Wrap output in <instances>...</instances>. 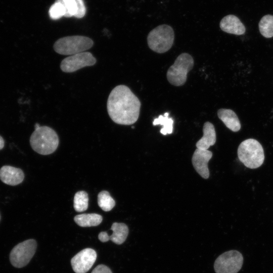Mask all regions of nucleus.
<instances>
[{
  "label": "nucleus",
  "mask_w": 273,
  "mask_h": 273,
  "mask_svg": "<svg viewBox=\"0 0 273 273\" xmlns=\"http://www.w3.org/2000/svg\"><path fill=\"white\" fill-rule=\"evenodd\" d=\"M259 29L261 34L265 38L273 37V16H263L259 23Z\"/></svg>",
  "instance_id": "20"
},
{
  "label": "nucleus",
  "mask_w": 273,
  "mask_h": 273,
  "mask_svg": "<svg viewBox=\"0 0 273 273\" xmlns=\"http://www.w3.org/2000/svg\"><path fill=\"white\" fill-rule=\"evenodd\" d=\"M99 206L104 211H109L115 205V202L107 191L100 192L98 195Z\"/></svg>",
  "instance_id": "21"
},
{
  "label": "nucleus",
  "mask_w": 273,
  "mask_h": 273,
  "mask_svg": "<svg viewBox=\"0 0 273 273\" xmlns=\"http://www.w3.org/2000/svg\"><path fill=\"white\" fill-rule=\"evenodd\" d=\"M49 14L53 20H57L65 16V10L64 6L61 2L56 1L51 6L49 10Z\"/></svg>",
  "instance_id": "23"
},
{
  "label": "nucleus",
  "mask_w": 273,
  "mask_h": 273,
  "mask_svg": "<svg viewBox=\"0 0 273 273\" xmlns=\"http://www.w3.org/2000/svg\"><path fill=\"white\" fill-rule=\"evenodd\" d=\"M74 208L78 212L85 211L88 208V194L84 191L76 193L74 197Z\"/></svg>",
  "instance_id": "22"
},
{
  "label": "nucleus",
  "mask_w": 273,
  "mask_h": 273,
  "mask_svg": "<svg viewBox=\"0 0 273 273\" xmlns=\"http://www.w3.org/2000/svg\"><path fill=\"white\" fill-rule=\"evenodd\" d=\"M221 29L226 33L242 35L245 33V26L240 19L235 15H229L223 17L220 22Z\"/></svg>",
  "instance_id": "14"
},
{
  "label": "nucleus",
  "mask_w": 273,
  "mask_h": 273,
  "mask_svg": "<svg viewBox=\"0 0 273 273\" xmlns=\"http://www.w3.org/2000/svg\"><path fill=\"white\" fill-rule=\"evenodd\" d=\"M217 116L219 119L231 130L238 131L241 128L240 120L235 112L231 109L221 108L218 110Z\"/></svg>",
  "instance_id": "17"
},
{
  "label": "nucleus",
  "mask_w": 273,
  "mask_h": 273,
  "mask_svg": "<svg viewBox=\"0 0 273 273\" xmlns=\"http://www.w3.org/2000/svg\"><path fill=\"white\" fill-rule=\"evenodd\" d=\"M174 39V32L169 25L163 24L152 29L147 36L151 50L157 53H164L170 49Z\"/></svg>",
  "instance_id": "4"
},
{
  "label": "nucleus",
  "mask_w": 273,
  "mask_h": 273,
  "mask_svg": "<svg viewBox=\"0 0 273 273\" xmlns=\"http://www.w3.org/2000/svg\"><path fill=\"white\" fill-rule=\"evenodd\" d=\"M74 220L80 226L90 227L100 224L102 221L103 217L97 213H83L76 215Z\"/></svg>",
  "instance_id": "18"
},
{
  "label": "nucleus",
  "mask_w": 273,
  "mask_h": 273,
  "mask_svg": "<svg viewBox=\"0 0 273 273\" xmlns=\"http://www.w3.org/2000/svg\"><path fill=\"white\" fill-rule=\"evenodd\" d=\"M96 63V59L91 53L83 52L64 59L60 68L63 72L72 73L83 67L93 66Z\"/></svg>",
  "instance_id": "9"
},
{
  "label": "nucleus",
  "mask_w": 273,
  "mask_h": 273,
  "mask_svg": "<svg viewBox=\"0 0 273 273\" xmlns=\"http://www.w3.org/2000/svg\"><path fill=\"white\" fill-rule=\"evenodd\" d=\"M212 156L208 150L197 149L193 155L192 162L196 171L203 178L207 179L209 176L208 163Z\"/></svg>",
  "instance_id": "11"
},
{
  "label": "nucleus",
  "mask_w": 273,
  "mask_h": 273,
  "mask_svg": "<svg viewBox=\"0 0 273 273\" xmlns=\"http://www.w3.org/2000/svg\"><path fill=\"white\" fill-rule=\"evenodd\" d=\"M168 115L169 113L165 112L164 115H159L158 118H155L153 122V125H162L160 131L163 135L171 134L173 131V120L171 118H169Z\"/></svg>",
  "instance_id": "19"
},
{
  "label": "nucleus",
  "mask_w": 273,
  "mask_h": 273,
  "mask_svg": "<svg viewBox=\"0 0 273 273\" xmlns=\"http://www.w3.org/2000/svg\"><path fill=\"white\" fill-rule=\"evenodd\" d=\"M91 273H112L111 269L106 265L100 264L97 266Z\"/></svg>",
  "instance_id": "24"
},
{
  "label": "nucleus",
  "mask_w": 273,
  "mask_h": 273,
  "mask_svg": "<svg viewBox=\"0 0 273 273\" xmlns=\"http://www.w3.org/2000/svg\"><path fill=\"white\" fill-rule=\"evenodd\" d=\"M59 143L56 132L47 126H40L35 129L30 138V144L32 149L43 155H49L55 152Z\"/></svg>",
  "instance_id": "2"
},
{
  "label": "nucleus",
  "mask_w": 273,
  "mask_h": 273,
  "mask_svg": "<svg viewBox=\"0 0 273 273\" xmlns=\"http://www.w3.org/2000/svg\"><path fill=\"white\" fill-rule=\"evenodd\" d=\"M141 105L139 98L128 86L119 85L110 92L107 109L110 118L115 123L129 125L138 120Z\"/></svg>",
  "instance_id": "1"
},
{
  "label": "nucleus",
  "mask_w": 273,
  "mask_h": 273,
  "mask_svg": "<svg viewBox=\"0 0 273 273\" xmlns=\"http://www.w3.org/2000/svg\"><path fill=\"white\" fill-rule=\"evenodd\" d=\"M5 145V141L3 138L0 135V150H2Z\"/></svg>",
  "instance_id": "25"
},
{
  "label": "nucleus",
  "mask_w": 273,
  "mask_h": 273,
  "mask_svg": "<svg viewBox=\"0 0 273 273\" xmlns=\"http://www.w3.org/2000/svg\"><path fill=\"white\" fill-rule=\"evenodd\" d=\"M61 2L65 10V17L74 16L81 18L86 13V8L83 0H56Z\"/></svg>",
  "instance_id": "15"
},
{
  "label": "nucleus",
  "mask_w": 273,
  "mask_h": 273,
  "mask_svg": "<svg viewBox=\"0 0 273 273\" xmlns=\"http://www.w3.org/2000/svg\"><path fill=\"white\" fill-rule=\"evenodd\" d=\"M203 135L197 142V149L208 150L211 146L214 145L216 140V135L214 126L210 122H206L203 125Z\"/></svg>",
  "instance_id": "16"
},
{
  "label": "nucleus",
  "mask_w": 273,
  "mask_h": 273,
  "mask_svg": "<svg viewBox=\"0 0 273 273\" xmlns=\"http://www.w3.org/2000/svg\"><path fill=\"white\" fill-rule=\"evenodd\" d=\"M24 178V173L20 168L5 165L0 169V179L5 184L16 186L21 183Z\"/></svg>",
  "instance_id": "13"
},
{
  "label": "nucleus",
  "mask_w": 273,
  "mask_h": 273,
  "mask_svg": "<svg viewBox=\"0 0 273 273\" xmlns=\"http://www.w3.org/2000/svg\"><path fill=\"white\" fill-rule=\"evenodd\" d=\"M94 44L93 40L81 35L68 36L58 39L54 44V51L61 55H73L85 52Z\"/></svg>",
  "instance_id": "5"
},
{
  "label": "nucleus",
  "mask_w": 273,
  "mask_h": 273,
  "mask_svg": "<svg viewBox=\"0 0 273 273\" xmlns=\"http://www.w3.org/2000/svg\"><path fill=\"white\" fill-rule=\"evenodd\" d=\"M194 64V59L190 54L186 53L180 54L167 70L166 77L169 82L176 86L184 85Z\"/></svg>",
  "instance_id": "6"
},
{
  "label": "nucleus",
  "mask_w": 273,
  "mask_h": 273,
  "mask_svg": "<svg viewBox=\"0 0 273 273\" xmlns=\"http://www.w3.org/2000/svg\"><path fill=\"white\" fill-rule=\"evenodd\" d=\"M37 243L34 239L25 240L16 245L10 254L12 265L17 268L26 266L35 254Z\"/></svg>",
  "instance_id": "7"
},
{
  "label": "nucleus",
  "mask_w": 273,
  "mask_h": 273,
  "mask_svg": "<svg viewBox=\"0 0 273 273\" xmlns=\"http://www.w3.org/2000/svg\"><path fill=\"white\" fill-rule=\"evenodd\" d=\"M111 230L113 233L110 236H109L106 232H101L98 235L99 240L103 243L111 240L118 245L124 242L128 234V229L125 223L114 222Z\"/></svg>",
  "instance_id": "12"
},
{
  "label": "nucleus",
  "mask_w": 273,
  "mask_h": 273,
  "mask_svg": "<svg viewBox=\"0 0 273 273\" xmlns=\"http://www.w3.org/2000/svg\"><path fill=\"white\" fill-rule=\"evenodd\" d=\"M243 263L242 254L237 250L226 251L215 260L214 268L216 273H237Z\"/></svg>",
  "instance_id": "8"
},
{
  "label": "nucleus",
  "mask_w": 273,
  "mask_h": 273,
  "mask_svg": "<svg viewBox=\"0 0 273 273\" xmlns=\"http://www.w3.org/2000/svg\"><path fill=\"white\" fill-rule=\"evenodd\" d=\"M237 153L239 160L249 168L259 167L264 160L263 149L260 143L254 139H248L241 143Z\"/></svg>",
  "instance_id": "3"
},
{
  "label": "nucleus",
  "mask_w": 273,
  "mask_h": 273,
  "mask_svg": "<svg viewBox=\"0 0 273 273\" xmlns=\"http://www.w3.org/2000/svg\"><path fill=\"white\" fill-rule=\"evenodd\" d=\"M96 258L97 253L94 249H84L71 259L73 270L76 273H86L91 268Z\"/></svg>",
  "instance_id": "10"
}]
</instances>
